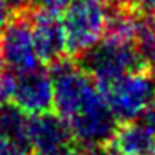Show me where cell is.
<instances>
[{
  "label": "cell",
  "instance_id": "obj_15",
  "mask_svg": "<svg viewBox=\"0 0 155 155\" xmlns=\"http://www.w3.org/2000/svg\"><path fill=\"white\" fill-rule=\"evenodd\" d=\"M112 5L114 8H120V10H135L138 7L140 0H105Z\"/></svg>",
  "mask_w": 155,
  "mask_h": 155
},
{
  "label": "cell",
  "instance_id": "obj_3",
  "mask_svg": "<svg viewBox=\"0 0 155 155\" xmlns=\"http://www.w3.org/2000/svg\"><path fill=\"white\" fill-rule=\"evenodd\" d=\"M108 20L105 0H72L64 10L62 25L67 40V52L82 55L104 38Z\"/></svg>",
  "mask_w": 155,
  "mask_h": 155
},
{
  "label": "cell",
  "instance_id": "obj_11",
  "mask_svg": "<svg viewBox=\"0 0 155 155\" xmlns=\"http://www.w3.org/2000/svg\"><path fill=\"white\" fill-rule=\"evenodd\" d=\"M135 47L145 67L155 72V14L145 15L138 22Z\"/></svg>",
  "mask_w": 155,
  "mask_h": 155
},
{
  "label": "cell",
  "instance_id": "obj_5",
  "mask_svg": "<svg viewBox=\"0 0 155 155\" xmlns=\"http://www.w3.org/2000/svg\"><path fill=\"white\" fill-rule=\"evenodd\" d=\"M0 47L4 62L12 74H27L40 68V58L32 32L30 10L18 12L8 20L0 34Z\"/></svg>",
  "mask_w": 155,
  "mask_h": 155
},
{
  "label": "cell",
  "instance_id": "obj_7",
  "mask_svg": "<svg viewBox=\"0 0 155 155\" xmlns=\"http://www.w3.org/2000/svg\"><path fill=\"white\" fill-rule=\"evenodd\" d=\"M32 32L40 64L54 65L67 55V40L58 14L45 8L30 10Z\"/></svg>",
  "mask_w": 155,
  "mask_h": 155
},
{
  "label": "cell",
  "instance_id": "obj_8",
  "mask_svg": "<svg viewBox=\"0 0 155 155\" xmlns=\"http://www.w3.org/2000/svg\"><path fill=\"white\" fill-rule=\"evenodd\" d=\"M28 147L34 152L58 155L74 140L68 124L54 112L30 115L28 118Z\"/></svg>",
  "mask_w": 155,
  "mask_h": 155
},
{
  "label": "cell",
  "instance_id": "obj_6",
  "mask_svg": "<svg viewBox=\"0 0 155 155\" xmlns=\"http://www.w3.org/2000/svg\"><path fill=\"white\" fill-rule=\"evenodd\" d=\"M12 104H15L28 115L52 112L54 80L50 74L37 68L27 74H12Z\"/></svg>",
  "mask_w": 155,
  "mask_h": 155
},
{
  "label": "cell",
  "instance_id": "obj_14",
  "mask_svg": "<svg viewBox=\"0 0 155 155\" xmlns=\"http://www.w3.org/2000/svg\"><path fill=\"white\" fill-rule=\"evenodd\" d=\"M14 15H15L14 2L12 0H0V30L8 24V20Z\"/></svg>",
  "mask_w": 155,
  "mask_h": 155
},
{
  "label": "cell",
  "instance_id": "obj_9",
  "mask_svg": "<svg viewBox=\"0 0 155 155\" xmlns=\"http://www.w3.org/2000/svg\"><path fill=\"white\" fill-rule=\"evenodd\" d=\"M107 147L122 155H155V135L147 124L124 122L117 127Z\"/></svg>",
  "mask_w": 155,
  "mask_h": 155
},
{
  "label": "cell",
  "instance_id": "obj_21",
  "mask_svg": "<svg viewBox=\"0 0 155 155\" xmlns=\"http://www.w3.org/2000/svg\"><path fill=\"white\" fill-rule=\"evenodd\" d=\"M32 155H48V153H38V152H34Z\"/></svg>",
  "mask_w": 155,
  "mask_h": 155
},
{
  "label": "cell",
  "instance_id": "obj_4",
  "mask_svg": "<svg viewBox=\"0 0 155 155\" xmlns=\"http://www.w3.org/2000/svg\"><path fill=\"white\" fill-rule=\"evenodd\" d=\"M117 118L105 102L100 88L82 105V108L67 120L72 130L74 140L78 147L90 150L95 147H104L110 142L117 130Z\"/></svg>",
  "mask_w": 155,
  "mask_h": 155
},
{
  "label": "cell",
  "instance_id": "obj_16",
  "mask_svg": "<svg viewBox=\"0 0 155 155\" xmlns=\"http://www.w3.org/2000/svg\"><path fill=\"white\" fill-rule=\"evenodd\" d=\"M145 124L150 127V130L153 132V135H155V98L150 104V107L147 108V112H145Z\"/></svg>",
  "mask_w": 155,
  "mask_h": 155
},
{
  "label": "cell",
  "instance_id": "obj_10",
  "mask_svg": "<svg viewBox=\"0 0 155 155\" xmlns=\"http://www.w3.org/2000/svg\"><path fill=\"white\" fill-rule=\"evenodd\" d=\"M28 118L30 115L12 102L0 104V135L28 148Z\"/></svg>",
  "mask_w": 155,
  "mask_h": 155
},
{
  "label": "cell",
  "instance_id": "obj_18",
  "mask_svg": "<svg viewBox=\"0 0 155 155\" xmlns=\"http://www.w3.org/2000/svg\"><path fill=\"white\" fill-rule=\"evenodd\" d=\"M87 153H88V155H122V153H117V152L110 150L107 145H104V147L90 148V150H87Z\"/></svg>",
  "mask_w": 155,
  "mask_h": 155
},
{
  "label": "cell",
  "instance_id": "obj_1",
  "mask_svg": "<svg viewBox=\"0 0 155 155\" xmlns=\"http://www.w3.org/2000/svg\"><path fill=\"white\" fill-rule=\"evenodd\" d=\"M77 64L97 84V87H104L145 67L134 44L115 42L110 38H102L97 45L78 55Z\"/></svg>",
  "mask_w": 155,
  "mask_h": 155
},
{
  "label": "cell",
  "instance_id": "obj_17",
  "mask_svg": "<svg viewBox=\"0 0 155 155\" xmlns=\"http://www.w3.org/2000/svg\"><path fill=\"white\" fill-rule=\"evenodd\" d=\"M137 8L143 15H153L155 14V0H140Z\"/></svg>",
  "mask_w": 155,
  "mask_h": 155
},
{
  "label": "cell",
  "instance_id": "obj_20",
  "mask_svg": "<svg viewBox=\"0 0 155 155\" xmlns=\"http://www.w3.org/2000/svg\"><path fill=\"white\" fill-rule=\"evenodd\" d=\"M4 67L5 62H4V55H2V47H0V78L4 77Z\"/></svg>",
  "mask_w": 155,
  "mask_h": 155
},
{
  "label": "cell",
  "instance_id": "obj_2",
  "mask_svg": "<svg viewBox=\"0 0 155 155\" xmlns=\"http://www.w3.org/2000/svg\"><path fill=\"white\" fill-rule=\"evenodd\" d=\"M98 88L115 118L120 122H132L145 114L153 102L155 72L143 67Z\"/></svg>",
  "mask_w": 155,
  "mask_h": 155
},
{
  "label": "cell",
  "instance_id": "obj_12",
  "mask_svg": "<svg viewBox=\"0 0 155 155\" xmlns=\"http://www.w3.org/2000/svg\"><path fill=\"white\" fill-rule=\"evenodd\" d=\"M0 155H28V148L0 135Z\"/></svg>",
  "mask_w": 155,
  "mask_h": 155
},
{
  "label": "cell",
  "instance_id": "obj_19",
  "mask_svg": "<svg viewBox=\"0 0 155 155\" xmlns=\"http://www.w3.org/2000/svg\"><path fill=\"white\" fill-rule=\"evenodd\" d=\"M58 155H88L87 150H82V147H68Z\"/></svg>",
  "mask_w": 155,
  "mask_h": 155
},
{
  "label": "cell",
  "instance_id": "obj_13",
  "mask_svg": "<svg viewBox=\"0 0 155 155\" xmlns=\"http://www.w3.org/2000/svg\"><path fill=\"white\" fill-rule=\"evenodd\" d=\"M35 4L40 5V8L58 14V12H64L72 4V0H35Z\"/></svg>",
  "mask_w": 155,
  "mask_h": 155
}]
</instances>
